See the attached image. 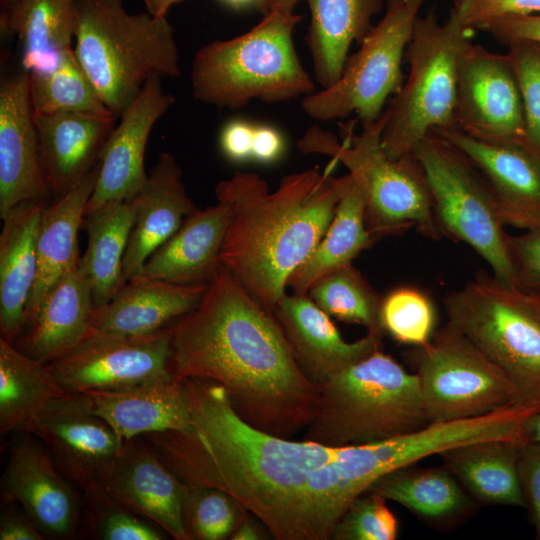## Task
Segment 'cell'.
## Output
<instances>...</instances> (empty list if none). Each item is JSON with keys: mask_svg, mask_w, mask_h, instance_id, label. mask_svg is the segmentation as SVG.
<instances>
[{"mask_svg": "<svg viewBox=\"0 0 540 540\" xmlns=\"http://www.w3.org/2000/svg\"><path fill=\"white\" fill-rule=\"evenodd\" d=\"M193 428L145 435L185 485L222 489L276 540H316L308 488L340 447L293 441L258 430L234 411L223 386L182 378Z\"/></svg>", "mask_w": 540, "mask_h": 540, "instance_id": "cell-1", "label": "cell"}, {"mask_svg": "<svg viewBox=\"0 0 540 540\" xmlns=\"http://www.w3.org/2000/svg\"><path fill=\"white\" fill-rule=\"evenodd\" d=\"M171 370L224 387L252 427L285 439L314 417L318 387L299 368L274 312L222 264L200 304L170 326Z\"/></svg>", "mask_w": 540, "mask_h": 540, "instance_id": "cell-2", "label": "cell"}, {"mask_svg": "<svg viewBox=\"0 0 540 540\" xmlns=\"http://www.w3.org/2000/svg\"><path fill=\"white\" fill-rule=\"evenodd\" d=\"M319 167L284 176L275 191L257 173L236 171L215 186L231 212L221 264L264 308L274 312L287 281L327 231L340 198V177Z\"/></svg>", "mask_w": 540, "mask_h": 540, "instance_id": "cell-3", "label": "cell"}, {"mask_svg": "<svg viewBox=\"0 0 540 540\" xmlns=\"http://www.w3.org/2000/svg\"><path fill=\"white\" fill-rule=\"evenodd\" d=\"M74 37L81 68L116 119L149 80L181 75L166 16L131 14L123 0H76Z\"/></svg>", "mask_w": 540, "mask_h": 540, "instance_id": "cell-4", "label": "cell"}, {"mask_svg": "<svg viewBox=\"0 0 540 540\" xmlns=\"http://www.w3.org/2000/svg\"><path fill=\"white\" fill-rule=\"evenodd\" d=\"M318 387L303 440L364 445L413 433L430 422L416 373L378 349Z\"/></svg>", "mask_w": 540, "mask_h": 540, "instance_id": "cell-5", "label": "cell"}, {"mask_svg": "<svg viewBox=\"0 0 540 540\" xmlns=\"http://www.w3.org/2000/svg\"><path fill=\"white\" fill-rule=\"evenodd\" d=\"M301 19L295 13L269 11L249 31L203 45L192 63L193 98L239 109L252 100L277 103L314 93L315 82L293 41Z\"/></svg>", "mask_w": 540, "mask_h": 540, "instance_id": "cell-6", "label": "cell"}, {"mask_svg": "<svg viewBox=\"0 0 540 540\" xmlns=\"http://www.w3.org/2000/svg\"><path fill=\"white\" fill-rule=\"evenodd\" d=\"M472 31L456 8L443 22L434 10L417 18L405 52L407 79L382 113L388 157L412 155L432 132L456 127L459 64Z\"/></svg>", "mask_w": 540, "mask_h": 540, "instance_id": "cell-7", "label": "cell"}, {"mask_svg": "<svg viewBox=\"0 0 540 540\" xmlns=\"http://www.w3.org/2000/svg\"><path fill=\"white\" fill-rule=\"evenodd\" d=\"M384 117L363 125L354 134L345 127L341 142L326 130L313 126L298 141L304 153L328 155L343 164L362 190L365 223L376 239L401 235L414 227L422 236L440 240L429 187L413 155L388 157L381 146Z\"/></svg>", "mask_w": 540, "mask_h": 540, "instance_id": "cell-8", "label": "cell"}, {"mask_svg": "<svg viewBox=\"0 0 540 540\" xmlns=\"http://www.w3.org/2000/svg\"><path fill=\"white\" fill-rule=\"evenodd\" d=\"M443 305L447 323L507 375L521 401L540 406V293L481 271Z\"/></svg>", "mask_w": 540, "mask_h": 540, "instance_id": "cell-9", "label": "cell"}, {"mask_svg": "<svg viewBox=\"0 0 540 540\" xmlns=\"http://www.w3.org/2000/svg\"><path fill=\"white\" fill-rule=\"evenodd\" d=\"M412 155L425 175L433 213L442 237L472 247L501 283L516 286L508 237L492 194L473 164L435 133Z\"/></svg>", "mask_w": 540, "mask_h": 540, "instance_id": "cell-10", "label": "cell"}, {"mask_svg": "<svg viewBox=\"0 0 540 540\" xmlns=\"http://www.w3.org/2000/svg\"><path fill=\"white\" fill-rule=\"evenodd\" d=\"M425 1L386 0L383 17L348 56L338 81L303 97V112L317 121L354 114L362 126L375 122L403 84L402 60Z\"/></svg>", "mask_w": 540, "mask_h": 540, "instance_id": "cell-11", "label": "cell"}, {"mask_svg": "<svg viewBox=\"0 0 540 540\" xmlns=\"http://www.w3.org/2000/svg\"><path fill=\"white\" fill-rule=\"evenodd\" d=\"M412 358L430 423L524 403L507 375L448 323L425 345L415 347Z\"/></svg>", "mask_w": 540, "mask_h": 540, "instance_id": "cell-12", "label": "cell"}, {"mask_svg": "<svg viewBox=\"0 0 540 540\" xmlns=\"http://www.w3.org/2000/svg\"><path fill=\"white\" fill-rule=\"evenodd\" d=\"M171 357L170 326L142 336L90 327L77 346L47 366L64 392L84 394L171 378Z\"/></svg>", "mask_w": 540, "mask_h": 540, "instance_id": "cell-13", "label": "cell"}, {"mask_svg": "<svg viewBox=\"0 0 540 540\" xmlns=\"http://www.w3.org/2000/svg\"><path fill=\"white\" fill-rule=\"evenodd\" d=\"M456 127L479 138L524 144L522 99L508 55L467 46L459 64Z\"/></svg>", "mask_w": 540, "mask_h": 540, "instance_id": "cell-14", "label": "cell"}, {"mask_svg": "<svg viewBox=\"0 0 540 540\" xmlns=\"http://www.w3.org/2000/svg\"><path fill=\"white\" fill-rule=\"evenodd\" d=\"M23 432L37 436L59 471L86 493L96 488L101 470L126 442L80 394L54 398Z\"/></svg>", "mask_w": 540, "mask_h": 540, "instance_id": "cell-15", "label": "cell"}, {"mask_svg": "<svg viewBox=\"0 0 540 540\" xmlns=\"http://www.w3.org/2000/svg\"><path fill=\"white\" fill-rule=\"evenodd\" d=\"M477 169L503 225L526 231L540 227V156L513 141L473 136L457 127L434 131Z\"/></svg>", "mask_w": 540, "mask_h": 540, "instance_id": "cell-16", "label": "cell"}, {"mask_svg": "<svg viewBox=\"0 0 540 540\" xmlns=\"http://www.w3.org/2000/svg\"><path fill=\"white\" fill-rule=\"evenodd\" d=\"M183 490L153 447L132 439L101 470L93 491L141 514L174 539L190 540L182 515Z\"/></svg>", "mask_w": 540, "mask_h": 540, "instance_id": "cell-17", "label": "cell"}, {"mask_svg": "<svg viewBox=\"0 0 540 540\" xmlns=\"http://www.w3.org/2000/svg\"><path fill=\"white\" fill-rule=\"evenodd\" d=\"M174 102L163 91L161 79H151L125 108L103 149L85 216L109 203L130 200L140 191L148 178L144 155L149 135Z\"/></svg>", "mask_w": 540, "mask_h": 540, "instance_id": "cell-18", "label": "cell"}, {"mask_svg": "<svg viewBox=\"0 0 540 540\" xmlns=\"http://www.w3.org/2000/svg\"><path fill=\"white\" fill-rule=\"evenodd\" d=\"M38 151L29 74L21 70L0 85V217L24 203L48 205Z\"/></svg>", "mask_w": 540, "mask_h": 540, "instance_id": "cell-19", "label": "cell"}, {"mask_svg": "<svg viewBox=\"0 0 540 540\" xmlns=\"http://www.w3.org/2000/svg\"><path fill=\"white\" fill-rule=\"evenodd\" d=\"M45 448L28 439L18 441L1 478L3 504H18L50 538L71 536L78 521L74 491Z\"/></svg>", "mask_w": 540, "mask_h": 540, "instance_id": "cell-20", "label": "cell"}, {"mask_svg": "<svg viewBox=\"0 0 540 540\" xmlns=\"http://www.w3.org/2000/svg\"><path fill=\"white\" fill-rule=\"evenodd\" d=\"M274 314L299 368L316 386L382 346V339L370 333L354 342L345 341L330 316L308 295H286Z\"/></svg>", "mask_w": 540, "mask_h": 540, "instance_id": "cell-21", "label": "cell"}, {"mask_svg": "<svg viewBox=\"0 0 540 540\" xmlns=\"http://www.w3.org/2000/svg\"><path fill=\"white\" fill-rule=\"evenodd\" d=\"M116 118L77 112L34 113L43 176L53 201L74 189L100 162Z\"/></svg>", "mask_w": 540, "mask_h": 540, "instance_id": "cell-22", "label": "cell"}, {"mask_svg": "<svg viewBox=\"0 0 540 540\" xmlns=\"http://www.w3.org/2000/svg\"><path fill=\"white\" fill-rule=\"evenodd\" d=\"M134 222L123 260V285L198 207L188 196L175 157L161 152L140 191L130 199Z\"/></svg>", "mask_w": 540, "mask_h": 540, "instance_id": "cell-23", "label": "cell"}, {"mask_svg": "<svg viewBox=\"0 0 540 540\" xmlns=\"http://www.w3.org/2000/svg\"><path fill=\"white\" fill-rule=\"evenodd\" d=\"M89 409L124 441L139 435L193 428L189 399L175 376L125 388L80 394Z\"/></svg>", "mask_w": 540, "mask_h": 540, "instance_id": "cell-24", "label": "cell"}, {"mask_svg": "<svg viewBox=\"0 0 540 540\" xmlns=\"http://www.w3.org/2000/svg\"><path fill=\"white\" fill-rule=\"evenodd\" d=\"M230 216L229 206L221 201L204 210L198 208L148 257L136 276L181 285H208L221 267Z\"/></svg>", "mask_w": 540, "mask_h": 540, "instance_id": "cell-25", "label": "cell"}, {"mask_svg": "<svg viewBox=\"0 0 540 540\" xmlns=\"http://www.w3.org/2000/svg\"><path fill=\"white\" fill-rule=\"evenodd\" d=\"M207 287L135 276L109 302L92 310L90 327L123 336L156 333L195 309Z\"/></svg>", "mask_w": 540, "mask_h": 540, "instance_id": "cell-26", "label": "cell"}, {"mask_svg": "<svg viewBox=\"0 0 540 540\" xmlns=\"http://www.w3.org/2000/svg\"><path fill=\"white\" fill-rule=\"evenodd\" d=\"M92 310L91 289L77 264L25 320L13 344L40 362L54 361L87 335Z\"/></svg>", "mask_w": 540, "mask_h": 540, "instance_id": "cell-27", "label": "cell"}, {"mask_svg": "<svg viewBox=\"0 0 540 540\" xmlns=\"http://www.w3.org/2000/svg\"><path fill=\"white\" fill-rule=\"evenodd\" d=\"M46 205L24 203L3 219L0 234V338L14 343L38 271L37 239Z\"/></svg>", "mask_w": 540, "mask_h": 540, "instance_id": "cell-28", "label": "cell"}, {"mask_svg": "<svg viewBox=\"0 0 540 540\" xmlns=\"http://www.w3.org/2000/svg\"><path fill=\"white\" fill-rule=\"evenodd\" d=\"M99 163L63 197L42 211L38 239V271L27 304L25 320L42 304L60 279L79 262L78 232L94 190ZM25 322V321H24Z\"/></svg>", "mask_w": 540, "mask_h": 540, "instance_id": "cell-29", "label": "cell"}, {"mask_svg": "<svg viewBox=\"0 0 540 540\" xmlns=\"http://www.w3.org/2000/svg\"><path fill=\"white\" fill-rule=\"evenodd\" d=\"M306 1L311 14L306 42L314 77L327 88L340 78L352 44H360L371 30L384 0Z\"/></svg>", "mask_w": 540, "mask_h": 540, "instance_id": "cell-30", "label": "cell"}, {"mask_svg": "<svg viewBox=\"0 0 540 540\" xmlns=\"http://www.w3.org/2000/svg\"><path fill=\"white\" fill-rule=\"evenodd\" d=\"M76 24V0H20L1 13V30L14 35L28 74L54 70L71 48Z\"/></svg>", "mask_w": 540, "mask_h": 540, "instance_id": "cell-31", "label": "cell"}, {"mask_svg": "<svg viewBox=\"0 0 540 540\" xmlns=\"http://www.w3.org/2000/svg\"><path fill=\"white\" fill-rule=\"evenodd\" d=\"M340 181V198L327 231L287 281L293 294L307 295L319 278L352 264L377 241L366 227L365 200L359 185L350 174L340 177Z\"/></svg>", "mask_w": 540, "mask_h": 540, "instance_id": "cell-32", "label": "cell"}, {"mask_svg": "<svg viewBox=\"0 0 540 540\" xmlns=\"http://www.w3.org/2000/svg\"><path fill=\"white\" fill-rule=\"evenodd\" d=\"M522 445L480 441L454 447L440 455L447 469L481 502L523 507L525 496L518 467Z\"/></svg>", "mask_w": 540, "mask_h": 540, "instance_id": "cell-33", "label": "cell"}, {"mask_svg": "<svg viewBox=\"0 0 540 540\" xmlns=\"http://www.w3.org/2000/svg\"><path fill=\"white\" fill-rule=\"evenodd\" d=\"M133 222L131 200L109 203L84 216L88 243L78 266L89 283L93 309L109 302L123 286V260Z\"/></svg>", "mask_w": 540, "mask_h": 540, "instance_id": "cell-34", "label": "cell"}, {"mask_svg": "<svg viewBox=\"0 0 540 540\" xmlns=\"http://www.w3.org/2000/svg\"><path fill=\"white\" fill-rule=\"evenodd\" d=\"M67 394L46 363L0 338V432H23L56 397Z\"/></svg>", "mask_w": 540, "mask_h": 540, "instance_id": "cell-35", "label": "cell"}, {"mask_svg": "<svg viewBox=\"0 0 540 540\" xmlns=\"http://www.w3.org/2000/svg\"><path fill=\"white\" fill-rule=\"evenodd\" d=\"M411 466L382 476L367 492L431 519L452 516L467 506V497L448 469Z\"/></svg>", "mask_w": 540, "mask_h": 540, "instance_id": "cell-36", "label": "cell"}, {"mask_svg": "<svg viewBox=\"0 0 540 540\" xmlns=\"http://www.w3.org/2000/svg\"><path fill=\"white\" fill-rule=\"evenodd\" d=\"M307 295L330 317L359 324L381 339L385 335L380 321L383 297L352 264L319 278Z\"/></svg>", "mask_w": 540, "mask_h": 540, "instance_id": "cell-37", "label": "cell"}, {"mask_svg": "<svg viewBox=\"0 0 540 540\" xmlns=\"http://www.w3.org/2000/svg\"><path fill=\"white\" fill-rule=\"evenodd\" d=\"M34 113L77 112L112 116L81 68L74 50L68 48L58 66L43 74H29Z\"/></svg>", "mask_w": 540, "mask_h": 540, "instance_id": "cell-38", "label": "cell"}, {"mask_svg": "<svg viewBox=\"0 0 540 540\" xmlns=\"http://www.w3.org/2000/svg\"><path fill=\"white\" fill-rule=\"evenodd\" d=\"M248 514L235 497L222 489L184 484L182 515L190 540L230 539Z\"/></svg>", "mask_w": 540, "mask_h": 540, "instance_id": "cell-39", "label": "cell"}, {"mask_svg": "<svg viewBox=\"0 0 540 540\" xmlns=\"http://www.w3.org/2000/svg\"><path fill=\"white\" fill-rule=\"evenodd\" d=\"M380 321L385 334L396 342L415 347L433 336L436 311L431 299L414 287H399L382 298Z\"/></svg>", "mask_w": 540, "mask_h": 540, "instance_id": "cell-40", "label": "cell"}, {"mask_svg": "<svg viewBox=\"0 0 540 540\" xmlns=\"http://www.w3.org/2000/svg\"><path fill=\"white\" fill-rule=\"evenodd\" d=\"M398 520L386 499L365 492L358 496L337 522L331 540H395Z\"/></svg>", "mask_w": 540, "mask_h": 540, "instance_id": "cell-41", "label": "cell"}, {"mask_svg": "<svg viewBox=\"0 0 540 540\" xmlns=\"http://www.w3.org/2000/svg\"><path fill=\"white\" fill-rule=\"evenodd\" d=\"M508 54L519 87L526 125L524 145L540 156V51L513 42Z\"/></svg>", "mask_w": 540, "mask_h": 540, "instance_id": "cell-42", "label": "cell"}, {"mask_svg": "<svg viewBox=\"0 0 540 540\" xmlns=\"http://www.w3.org/2000/svg\"><path fill=\"white\" fill-rule=\"evenodd\" d=\"M97 504L96 520L99 538L104 540H160L163 534L142 521L132 511L115 504L100 492L87 494Z\"/></svg>", "mask_w": 540, "mask_h": 540, "instance_id": "cell-43", "label": "cell"}, {"mask_svg": "<svg viewBox=\"0 0 540 540\" xmlns=\"http://www.w3.org/2000/svg\"><path fill=\"white\" fill-rule=\"evenodd\" d=\"M508 250L515 285L540 293V227L519 236L508 237Z\"/></svg>", "mask_w": 540, "mask_h": 540, "instance_id": "cell-44", "label": "cell"}, {"mask_svg": "<svg viewBox=\"0 0 540 540\" xmlns=\"http://www.w3.org/2000/svg\"><path fill=\"white\" fill-rule=\"evenodd\" d=\"M455 8L474 30L500 18L540 15V0H458Z\"/></svg>", "mask_w": 540, "mask_h": 540, "instance_id": "cell-45", "label": "cell"}, {"mask_svg": "<svg viewBox=\"0 0 540 540\" xmlns=\"http://www.w3.org/2000/svg\"><path fill=\"white\" fill-rule=\"evenodd\" d=\"M519 475L524 496L532 508L538 536H540V448L527 442L520 447Z\"/></svg>", "mask_w": 540, "mask_h": 540, "instance_id": "cell-46", "label": "cell"}, {"mask_svg": "<svg viewBox=\"0 0 540 540\" xmlns=\"http://www.w3.org/2000/svg\"><path fill=\"white\" fill-rule=\"evenodd\" d=\"M479 29L509 43L540 44V15L500 18L482 25Z\"/></svg>", "mask_w": 540, "mask_h": 540, "instance_id": "cell-47", "label": "cell"}, {"mask_svg": "<svg viewBox=\"0 0 540 540\" xmlns=\"http://www.w3.org/2000/svg\"><path fill=\"white\" fill-rule=\"evenodd\" d=\"M255 124L242 119L227 122L219 135L222 154L231 162L251 159Z\"/></svg>", "mask_w": 540, "mask_h": 540, "instance_id": "cell-48", "label": "cell"}, {"mask_svg": "<svg viewBox=\"0 0 540 540\" xmlns=\"http://www.w3.org/2000/svg\"><path fill=\"white\" fill-rule=\"evenodd\" d=\"M0 517V540H43L45 535L34 521L21 510L6 504Z\"/></svg>", "mask_w": 540, "mask_h": 540, "instance_id": "cell-49", "label": "cell"}, {"mask_svg": "<svg viewBox=\"0 0 540 540\" xmlns=\"http://www.w3.org/2000/svg\"><path fill=\"white\" fill-rule=\"evenodd\" d=\"M285 151V140L273 126L256 125L254 128L251 159L260 163H273L279 160Z\"/></svg>", "mask_w": 540, "mask_h": 540, "instance_id": "cell-50", "label": "cell"}, {"mask_svg": "<svg viewBox=\"0 0 540 540\" xmlns=\"http://www.w3.org/2000/svg\"><path fill=\"white\" fill-rule=\"evenodd\" d=\"M250 514V512H249ZM249 514L242 520L231 535V540H264L271 536L266 526L253 515Z\"/></svg>", "mask_w": 540, "mask_h": 540, "instance_id": "cell-51", "label": "cell"}, {"mask_svg": "<svg viewBox=\"0 0 540 540\" xmlns=\"http://www.w3.org/2000/svg\"><path fill=\"white\" fill-rule=\"evenodd\" d=\"M235 10L255 8L261 10L264 15L268 12L270 0H218Z\"/></svg>", "mask_w": 540, "mask_h": 540, "instance_id": "cell-52", "label": "cell"}, {"mask_svg": "<svg viewBox=\"0 0 540 540\" xmlns=\"http://www.w3.org/2000/svg\"><path fill=\"white\" fill-rule=\"evenodd\" d=\"M527 440L529 443L540 448V409L529 422Z\"/></svg>", "mask_w": 540, "mask_h": 540, "instance_id": "cell-53", "label": "cell"}, {"mask_svg": "<svg viewBox=\"0 0 540 540\" xmlns=\"http://www.w3.org/2000/svg\"><path fill=\"white\" fill-rule=\"evenodd\" d=\"M300 1L302 0H270L268 12L279 11L284 13H294V9Z\"/></svg>", "mask_w": 540, "mask_h": 540, "instance_id": "cell-54", "label": "cell"}, {"mask_svg": "<svg viewBox=\"0 0 540 540\" xmlns=\"http://www.w3.org/2000/svg\"><path fill=\"white\" fill-rule=\"evenodd\" d=\"M147 12L157 17H165L162 14V0H143Z\"/></svg>", "mask_w": 540, "mask_h": 540, "instance_id": "cell-55", "label": "cell"}, {"mask_svg": "<svg viewBox=\"0 0 540 540\" xmlns=\"http://www.w3.org/2000/svg\"><path fill=\"white\" fill-rule=\"evenodd\" d=\"M182 0H162V14L163 16L167 15V12L173 6L174 4L180 2Z\"/></svg>", "mask_w": 540, "mask_h": 540, "instance_id": "cell-56", "label": "cell"}, {"mask_svg": "<svg viewBox=\"0 0 540 540\" xmlns=\"http://www.w3.org/2000/svg\"><path fill=\"white\" fill-rule=\"evenodd\" d=\"M20 0H1L2 12H6L15 6Z\"/></svg>", "mask_w": 540, "mask_h": 540, "instance_id": "cell-57", "label": "cell"}]
</instances>
